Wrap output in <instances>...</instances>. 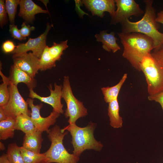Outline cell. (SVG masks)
I'll return each instance as SVG.
<instances>
[{
	"label": "cell",
	"instance_id": "cell-1",
	"mask_svg": "<svg viewBox=\"0 0 163 163\" xmlns=\"http://www.w3.org/2000/svg\"><path fill=\"white\" fill-rule=\"evenodd\" d=\"M124 47L123 56L136 69L141 71L140 64L143 58L154 49L153 40L138 33H117Z\"/></svg>",
	"mask_w": 163,
	"mask_h": 163
},
{
	"label": "cell",
	"instance_id": "cell-2",
	"mask_svg": "<svg viewBox=\"0 0 163 163\" xmlns=\"http://www.w3.org/2000/svg\"><path fill=\"white\" fill-rule=\"evenodd\" d=\"M145 11L142 18L136 22L126 19L120 23L122 32L124 33H138L145 34L153 40L155 48L163 43V33L158 30L159 23L156 21V16L153 7V1L145 0Z\"/></svg>",
	"mask_w": 163,
	"mask_h": 163
},
{
	"label": "cell",
	"instance_id": "cell-3",
	"mask_svg": "<svg viewBox=\"0 0 163 163\" xmlns=\"http://www.w3.org/2000/svg\"><path fill=\"white\" fill-rule=\"evenodd\" d=\"M96 124L90 122L85 127H81L75 123L69 124L63 128V131H69L72 136V144L73 148V153L79 157L85 150H94L99 151L103 145L100 142L97 141L94 136Z\"/></svg>",
	"mask_w": 163,
	"mask_h": 163
},
{
	"label": "cell",
	"instance_id": "cell-4",
	"mask_svg": "<svg viewBox=\"0 0 163 163\" xmlns=\"http://www.w3.org/2000/svg\"><path fill=\"white\" fill-rule=\"evenodd\" d=\"M68 131H63L57 125H55L46 132L51 142L50 147L45 152L43 163H77L79 157L69 153L63 143V141Z\"/></svg>",
	"mask_w": 163,
	"mask_h": 163
},
{
	"label": "cell",
	"instance_id": "cell-5",
	"mask_svg": "<svg viewBox=\"0 0 163 163\" xmlns=\"http://www.w3.org/2000/svg\"><path fill=\"white\" fill-rule=\"evenodd\" d=\"M147 84L149 95L163 91V68L153 58L151 53L145 56L140 64Z\"/></svg>",
	"mask_w": 163,
	"mask_h": 163
},
{
	"label": "cell",
	"instance_id": "cell-6",
	"mask_svg": "<svg viewBox=\"0 0 163 163\" xmlns=\"http://www.w3.org/2000/svg\"><path fill=\"white\" fill-rule=\"evenodd\" d=\"M62 97L65 101L67 108L64 115L69 124L75 123L79 118L88 114L87 110L82 102L78 100L74 95L70 85L69 78L64 76L62 89Z\"/></svg>",
	"mask_w": 163,
	"mask_h": 163
},
{
	"label": "cell",
	"instance_id": "cell-7",
	"mask_svg": "<svg viewBox=\"0 0 163 163\" xmlns=\"http://www.w3.org/2000/svg\"><path fill=\"white\" fill-rule=\"evenodd\" d=\"M8 88L10 92L9 101L2 107L6 116L14 119L21 114L30 116L31 111L28 109V104L20 94L17 86L12 84L10 81Z\"/></svg>",
	"mask_w": 163,
	"mask_h": 163
},
{
	"label": "cell",
	"instance_id": "cell-8",
	"mask_svg": "<svg viewBox=\"0 0 163 163\" xmlns=\"http://www.w3.org/2000/svg\"><path fill=\"white\" fill-rule=\"evenodd\" d=\"M34 101L33 99L31 98H28L26 100L28 106L31 109L30 117L32 121L37 130L42 133L47 132L50 127L55 123L60 114L53 110L47 117H42L40 114V110L43 107V104L35 105Z\"/></svg>",
	"mask_w": 163,
	"mask_h": 163
},
{
	"label": "cell",
	"instance_id": "cell-9",
	"mask_svg": "<svg viewBox=\"0 0 163 163\" xmlns=\"http://www.w3.org/2000/svg\"><path fill=\"white\" fill-rule=\"evenodd\" d=\"M117 8L111 23L116 24L121 23L126 19L134 16L139 17L144 13L139 5L134 0H115Z\"/></svg>",
	"mask_w": 163,
	"mask_h": 163
},
{
	"label": "cell",
	"instance_id": "cell-10",
	"mask_svg": "<svg viewBox=\"0 0 163 163\" xmlns=\"http://www.w3.org/2000/svg\"><path fill=\"white\" fill-rule=\"evenodd\" d=\"M51 28V26L48 23L46 29L43 34L35 38H29L28 41L25 43H19L11 53L13 54H19L31 50L34 55L40 59L47 46L46 37Z\"/></svg>",
	"mask_w": 163,
	"mask_h": 163
},
{
	"label": "cell",
	"instance_id": "cell-11",
	"mask_svg": "<svg viewBox=\"0 0 163 163\" xmlns=\"http://www.w3.org/2000/svg\"><path fill=\"white\" fill-rule=\"evenodd\" d=\"M54 89L50 84L48 87L50 91V95L46 97H42L35 92L33 89L29 90V97L33 99H37L41 102L51 105L53 108V110L59 114L64 113L63 109V106L61 102L62 97V85H58L56 83H54Z\"/></svg>",
	"mask_w": 163,
	"mask_h": 163
},
{
	"label": "cell",
	"instance_id": "cell-12",
	"mask_svg": "<svg viewBox=\"0 0 163 163\" xmlns=\"http://www.w3.org/2000/svg\"><path fill=\"white\" fill-rule=\"evenodd\" d=\"M14 64L19 69L35 78L39 70V59L32 53L14 54Z\"/></svg>",
	"mask_w": 163,
	"mask_h": 163
},
{
	"label": "cell",
	"instance_id": "cell-13",
	"mask_svg": "<svg viewBox=\"0 0 163 163\" xmlns=\"http://www.w3.org/2000/svg\"><path fill=\"white\" fill-rule=\"evenodd\" d=\"M82 3L92 13L93 16L104 17V12H108L111 17L115 11V2L113 0H84Z\"/></svg>",
	"mask_w": 163,
	"mask_h": 163
},
{
	"label": "cell",
	"instance_id": "cell-14",
	"mask_svg": "<svg viewBox=\"0 0 163 163\" xmlns=\"http://www.w3.org/2000/svg\"><path fill=\"white\" fill-rule=\"evenodd\" d=\"M8 78L12 84L17 86L19 83H23L26 85L29 90H33L37 86V82L34 78L21 70L14 64L11 67L9 75Z\"/></svg>",
	"mask_w": 163,
	"mask_h": 163
},
{
	"label": "cell",
	"instance_id": "cell-15",
	"mask_svg": "<svg viewBox=\"0 0 163 163\" xmlns=\"http://www.w3.org/2000/svg\"><path fill=\"white\" fill-rule=\"evenodd\" d=\"M19 5L20 9L18 16L30 23H33L35 14L40 13H49L47 11L43 9L31 0H20Z\"/></svg>",
	"mask_w": 163,
	"mask_h": 163
},
{
	"label": "cell",
	"instance_id": "cell-16",
	"mask_svg": "<svg viewBox=\"0 0 163 163\" xmlns=\"http://www.w3.org/2000/svg\"><path fill=\"white\" fill-rule=\"evenodd\" d=\"M95 36L97 41L102 43V47L105 50L108 52L112 51L115 53L120 50V47L117 43V39L115 37L114 32L108 34L107 30H103L99 34H95Z\"/></svg>",
	"mask_w": 163,
	"mask_h": 163
},
{
	"label": "cell",
	"instance_id": "cell-17",
	"mask_svg": "<svg viewBox=\"0 0 163 163\" xmlns=\"http://www.w3.org/2000/svg\"><path fill=\"white\" fill-rule=\"evenodd\" d=\"M42 133L37 130L31 133L25 134L23 147L26 149L37 153H40L43 140Z\"/></svg>",
	"mask_w": 163,
	"mask_h": 163
},
{
	"label": "cell",
	"instance_id": "cell-18",
	"mask_svg": "<svg viewBox=\"0 0 163 163\" xmlns=\"http://www.w3.org/2000/svg\"><path fill=\"white\" fill-rule=\"evenodd\" d=\"M108 115L109 117L110 125L115 128H121L123 126L122 117L119 114V106L118 99L108 103Z\"/></svg>",
	"mask_w": 163,
	"mask_h": 163
},
{
	"label": "cell",
	"instance_id": "cell-19",
	"mask_svg": "<svg viewBox=\"0 0 163 163\" xmlns=\"http://www.w3.org/2000/svg\"><path fill=\"white\" fill-rule=\"evenodd\" d=\"M127 77V74L125 73L119 82L116 85L111 87H103L101 90L104 96V101L106 103L118 99L120 90Z\"/></svg>",
	"mask_w": 163,
	"mask_h": 163
},
{
	"label": "cell",
	"instance_id": "cell-20",
	"mask_svg": "<svg viewBox=\"0 0 163 163\" xmlns=\"http://www.w3.org/2000/svg\"><path fill=\"white\" fill-rule=\"evenodd\" d=\"M15 130L21 131L25 134L32 133L37 130L32 121L31 117L21 114L15 118Z\"/></svg>",
	"mask_w": 163,
	"mask_h": 163
},
{
	"label": "cell",
	"instance_id": "cell-21",
	"mask_svg": "<svg viewBox=\"0 0 163 163\" xmlns=\"http://www.w3.org/2000/svg\"><path fill=\"white\" fill-rule=\"evenodd\" d=\"M15 119L8 117L0 121V139L5 140L14 137L15 130Z\"/></svg>",
	"mask_w": 163,
	"mask_h": 163
},
{
	"label": "cell",
	"instance_id": "cell-22",
	"mask_svg": "<svg viewBox=\"0 0 163 163\" xmlns=\"http://www.w3.org/2000/svg\"><path fill=\"white\" fill-rule=\"evenodd\" d=\"M21 155L25 163H43L45 159L44 153L36 152L20 147Z\"/></svg>",
	"mask_w": 163,
	"mask_h": 163
},
{
	"label": "cell",
	"instance_id": "cell-23",
	"mask_svg": "<svg viewBox=\"0 0 163 163\" xmlns=\"http://www.w3.org/2000/svg\"><path fill=\"white\" fill-rule=\"evenodd\" d=\"M6 154L11 163H25L21 153L20 147L15 143L8 145Z\"/></svg>",
	"mask_w": 163,
	"mask_h": 163
},
{
	"label": "cell",
	"instance_id": "cell-24",
	"mask_svg": "<svg viewBox=\"0 0 163 163\" xmlns=\"http://www.w3.org/2000/svg\"><path fill=\"white\" fill-rule=\"evenodd\" d=\"M56 62L50 55L49 47L46 46L39 59V70L43 71L56 66Z\"/></svg>",
	"mask_w": 163,
	"mask_h": 163
},
{
	"label": "cell",
	"instance_id": "cell-25",
	"mask_svg": "<svg viewBox=\"0 0 163 163\" xmlns=\"http://www.w3.org/2000/svg\"><path fill=\"white\" fill-rule=\"evenodd\" d=\"M0 75L3 83L0 85V107L5 105L8 102L10 97L8 85L10 81L8 78L5 76L0 70Z\"/></svg>",
	"mask_w": 163,
	"mask_h": 163
},
{
	"label": "cell",
	"instance_id": "cell-26",
	"mask_svg": "<svg viewBox=\"0 0 163 163\" xmlns=\"http://www.w3.org/2000/svg\"><path fill=\"white\" fill-rule=\"evenodd\" d=\"M67 42L68 40H66L59 44L53 42V45L49 47L50 54L55 61L59 60L61 59L63 51L68 47Z\"/></svg>",
	"mask_w": 163,
	"mask_h": 163
},
{
	"label": "cell",
	"instance_id": "cell-27",
	"mask_svg": "<svg viewBox=\"0 0 163 163\" xmlns=\"http://www.w3.org/2000/svg\"><path fill=\"white\" fill-rule=\"evenodd\" d=\"M20 2L19 0H6L5 1L6 9L11 24H14L17 7Z\"/></svg>",
	"mask_w": 163,
	"mask_h": 163
},
{
	"label": "cell",
	"instance_id": "cell-28",
	"mask_svg": "<svg viewBox=\"0 0 163 163\" xmlns=\"http://www.w3.org/2000/svg\"><path fill=\"white\" fill-rule=\"evenodd\" d=\"M151 55L158 64L163 68V43L154 48L151 52Z\"/></svg>",
	"mask_w": 163,
	"mask_h": 163
},
{
	"label": "cell",
	"instance_id": "cell-29",
	"mask_svg": "<svg viewBox=\"0 0 163 163\" xmlns=\"http://www.w3.org/2000/svg\"><path fill=\"white\" fill-rule=\"evenodd\" d=\"M7 12L5 3L3 0H0V25L1 28L5 25L8 21Z\"/></svg>",
	"mask_w": 163,
	"mask_h": 163
},
{
	"label": "cell",
	"instance_id": "cell-30",
	"mask_svg": "<svg viewBox=\"0 0 163 163\" xmlns=\"http://www.w3.org/2000/svg\"><path fill=\"white\" fill-rule=\"evenodd\" d=\"M9 32L12 37L15 39L21 41L26 39V37H24L21 34L18 28L17 25L10 24L9 25Z\"/></svg>",
	"mask_w": 163,
	"mask_h": 163
},
{
	"label": "cell",
	"instance_id": "cell-31",
	"mask_svg": "<svg viewBox=\"0 0 163 163\" xmlns=\"http://www.w3.org/2000/svg\"><path fill=\"white\" fill-rule=\"evenodd\" d=\"M16 46L11 40H8L5 41L2 44V49L3 51L6 53H12L15 49Z\"/></svg>",
	"mask_w": 163,
	"mask_h": 163
},
{
	"label": "cell",
	"instance_id": "cell-32",
	"mask_svg": "<svg viewBox=\"0 0 163 163\" xmlns=\"http://www.w3.org/2000/svg\"><path fill=\"white\" fill-rule=\"evenodd\" d=\"M35 29V27L34 26H30L29 25L27 26L25 22H23L21 25V28L19 30V31L22 36L26 37L29 36L31 32Z\"/></svg>",
	"mask_w": 163,
	"mask_h": 163
},
{
	"label": "cell",
	"instance_id": "cell-33",
	"mask_svg": "<svg viewBox=\"0 0 163 163\" xmlns=\"http://www.w3.org/2000/svg\"><path fill=\"white\" fill-rule=\"evenodd\" d=\"M148 98L150 101H154L159 103L163 110V91L155 95H149Z\"/></svg>",
	"mask_w": 163,
	"mask_h": 163
},
{
	"label": "cell",
	"instance_id": "cell-34",
	"mask_svg": "<svg viewBox=\"0 0 163 163\" xmlns=\"http://www.w3.org/2000/svg\"><path fill=\"white\" fill-rule=\"evenodd\" d=\"M155 20L158 23L163 24V9L158 13Z\"/></svg>",
	"mask_w": 163,
	"mask_h": 163
},
{
	"label": "cell",
	"instance_id": "cell-35",
	"mask_svg": "<svg viewBox=\"0 0 163 163\" xmlns=\"http://www.w3.org/2000/svg\"><path fill=\"white\" fill-rule=\"evenodd\" d=\"M0 163H11L8 159L6 154H3L0 156Z\"/></svg>",
	"mask_w": 163,
	"mask_h": 163
},
{
	"label": "cell",
	"instance_id": "cell-36",
	"mask_svg": "<svg viewBox=\"0 0 163 163\" xmlns=\"http://www.w3.org/2000/svg\"><path fill=\"white\" fill-rule=\"evenodd\" d=\"M7 117L5 114L2 107H0V121L5 120Z\"/></svg>",
	"mask_w": 163,
	"mask_h": 163
},
{
	"label": "cell",
	"instance_id": "cell-37",
	"mask_svg": "<svg viewBox=\"0 0 163 163\" xmlns=\"http://www.w3.org/2000/svg\"><path fill=\"white\" fill-rule=\"evenodd\" d=\"M0 149L2 150H4L5 149L4 144L1 142H0Z\"/></svg>",
	"mask_w": 163,
	"mask_h": 163
}]
</instances>
